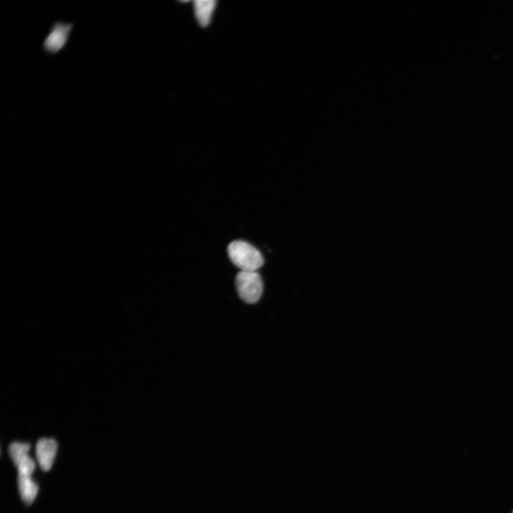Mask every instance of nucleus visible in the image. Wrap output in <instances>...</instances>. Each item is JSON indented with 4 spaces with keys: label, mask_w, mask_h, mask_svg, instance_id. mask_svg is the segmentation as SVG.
Masks as SVG:
<instances>
[{
    "label": "nucleus",
    "mask_w": 513,
    "mask_h": 513,
    "mask_svg": "<svg viewBox=\"0 0 513 513\" xmlns=\"http://www.w3.org/2000/svg\"><path fill=\"white\" fill-rule=\"evenodd\" d=\"M227 253L232 263L241 271L255 272L264 264L260 252L244 241L232 242L228 246Z\"/></svg>",
    "instance_id": "obj_1"
},
{
    "label": "nucleus",
    "mask_w": 513,
    "mask_h": 513,
    "mask_svg": "<svg viewBox=\"0 0 513 513\" xmlns=\"http://www.w3.org/2000/svg\"><path fill=\"white\" fill-rule=\"evenodd\" d=\"M235 285L240 297L248 304L258 302L262 297L263 283L257 271H240L236 276Z\"/></svg>",
    "instance_id": "obj_2"
},
{
    "label": "nucleus",
    "mask_w": 513,
    "mask_h": 513,
    "mask_svg": "<svg viewBox=\"0 0 513 513\" xmlns=\"http://www.w3.org/2000/svg\"><path fill=\"white\" fill-rule=\"evenodd\" d=\"M72 24L62 22L56 23L44 42L45 50L50 54H56L60 52L66 45Z\"/></svg>",
    "instance_id": "obj_3"
},
{
    "label": "nucleus",
    "mask_w": 513,
    "mask_h": 513,
    "mask_svg": "<svg viewBox=\"0 0 513 513\" xmlns=\"http://www.w3.org/2000/svg\"><path fill=\"white\" fill-rule=\"evenodd\" d=\"M57 450V444L52 439H42L38 440L36 447V455L41 468L48 471L51 469L55 461Z\"/></svg>",
    "instance_id": "obj_4"
},
{
    "label": "nucleus",
    "mask_w": 513,
    "mask_h": 513,
    "mask_svg": "<svg viewBox=\"0 0 513 513\" xmlns=\"http://www.w3.org/2000/svg\"><path fill=\"white\" fill-rule=\"evenodd\" d=\"M216 3L214 0H198L194 2L195 15L202 27H206L211 23Z\"/></svg>",
    "instance_id": "obj_5"
},
{
    "label": "nucleus",
    "mask_w": 513,
    "mask_h": 513,
    "mask_svg": "<svg viewBox=\"0 0 513 513\" xmlns=\"http://www.w3.org/2000/svg\"><path fill=\"white\" fill-rule=\"evenodd\" d=\"M17 485L20 496L24 503L30 505L38 493V486L31 479V476L20 475L17 477Z\"/></svg>",
    "instance_id": "obj_6"
},
{
    "label": "nucleus",
    "mask_w": 513,
    "mask_h": 513,
    "mask_svg": "<svg viewBox=\"0 0 513 513\" xmlns=\"http://www.w3.org/2000/svg\"><path fill=\"white\" fill-rule=\"evenodd\" d=\"M30 445L26 443L13 442L9 447V454L15 465L29 456Z\"/></svg>",
    "instance_id": "obj_7"
},
{
    "label": "nucleus",
    "mask_w": 513,
    "mask_h": 513,
    "mask_svg": "<svg viewBox=\"0 0 513 513\" xmlns=\"http://www.w3.org/2000/svg\"><path fill=\"white\" fill-rule=\"evenodd\" d=\"M15 466L18 470V475H20L31 476L35 470V463L29 456L24 458Z\"/></svg>",
    "instance_id": "obj_8"
},
{
    "label": "nucleus",
    "mask_w": 513,
    "mask_h": 513,
    "mask_svg": "<svg viewBox=\"0 0 513 513\" xmlns=\"http://www.w3.org/2000/svg\"><path fill=\"white\" fill-rule=\"evenodd\" d=\"M512 513H513V512H512Z\"/></svg>",
    "instance_id": "obj_9"
}]
</instances>
